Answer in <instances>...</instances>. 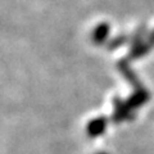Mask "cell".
I'll use <instances>...</instances> for the list:
<instances>
[{
    "label": "cell",
    "mask_w": 154,
    "mask_h": 154,
    "mask_svg": "<svg viewBox=\"0 0 154 154\" xmlns=\"http://www.w3.org/2000/svg\"><path fill=\"white\" fill-rule=\"evenodd\" d=\"M104 128H105V119L104 118H96L94 121L90 122L88 131L91 136H96V135H100L102 131H104Z\"/></svg>",
    "instance_id": "obj_1"
},
{
    "label": "cell",
    "mask_w": 154,
    "mask_h": 154,
    "mask_svg": "<svg viewBox=\"0 0 154 154\" xmlns=\"http://www.w3.org/2000/svg\"><path fill=\"white\" fill-rule=\"evenodd\" d=\"M108 32H109L108 25H105V23L100 25L95 30V32H94V40H95V42H102V41H104V38L107 37Z\"/></svg>",
    "instance_id": "obj_2"
},
{
    "label": "cell",
    "mask_w": 154,
    "mask_h": 154,
    "mask_svg": "<svg viewBox=\"0 0 154 154\" xmlns=\"http://www.w3.org/2000/svg\"><path fill=\"white\" fill-rule=\"evenodd\" d=\"M100 154H105V153H100Z\"/></svg>",
    "instance_id": "obj_3"
}]
</instances>
